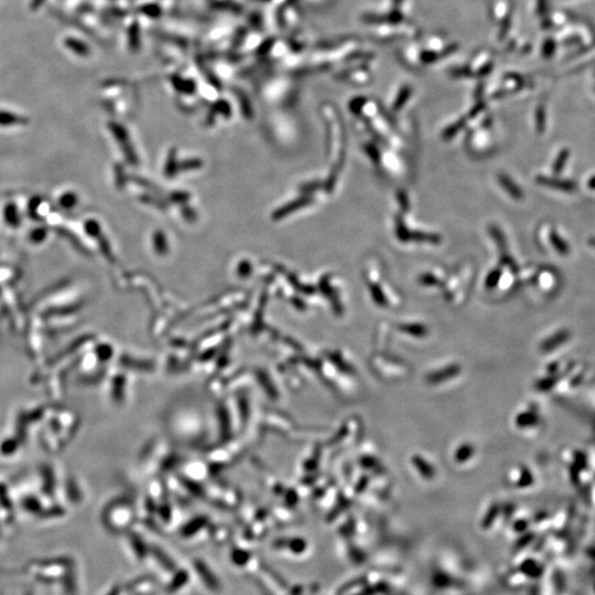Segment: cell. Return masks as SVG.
<instances>
[{"instance_id": "7a4b0ae2", "label": "cell", "mask_w": 595, "mask_h": 595, "mask_svg": "<svg viewBox=\"0 0 595 595\" xmlns=\"http://www.w3.org/2000/svg\"><path fill=\"white\" fill-rule=\"evenodd\" d=\"M549 239H550V244L553 247V249L556 250L559 255L561 256H568L570 253V245L568 244V241L563 239L561 236L559 235V233L557 230L552 229L550 232V235H549Z\"/></svg>"}, {"instance_id": "52a82bcc", "label": "cell", "mask_w": 595, "mask_h": 595, "mask_svg": "<svg viewBox=\"0 0 595 595\" xmlns=\"http://www.w3.org/2000/svg\"><path fill=\"white\" fill-rule=\"evenodd\" d=\"M412 463L417 467V470L427 478H431L435 475V471L429 463H427L424 460H422L420 456H413Z\"/></svg>"}, {"instance_id": "2e32d148", "label": "cell", "mask_w": 595, "mask_h": 595, "mask_svg": "<svg viewBox=\"0 0 595 595\" xmlns=\"http://www.w3.org/2000/svg\"><path fill=\"white\" fill-rule=\"evenodd\" d=\"M588 244H590V246H592L595 249V237H591L590 239H588Z\"/></svg>"}, {"instance_id": "9a60e30c", "label": "cell", "mask_w": 595, "mask_h": 595, "mask_svg": "<svg viewBox=\"0 0 595 595\" xmlns=\"http://www.w3.org/2000/svg\"><path fill=\"white\" fill-rule=\"evenodd\" d=\"M586 187H587V189L595 191V176H592V177H590V178L587 179Z\"/></svg>"}, {"instance_id": "30bf717a", "label": "cell", "mask_w": 595, "mask_h": 595, "mask_svg": "<svg viewBox=\"0 0 595 595\" xmlns=\"http://www.w3.org/2000/svg\"><path fill=\"white\" fill-rule=\"evenodd\" d=\"M47 235H48L47 228H43V227L34 228L30 233V240L32 242H34V244H40V242L45 240V238H47Z\"/></svg>"}, {"instance_id": "6da1fadb", "label": "cell", "mask_w": 595, "mask_h": 595, "mask_svg": "<svg viewBox=\"0 0 595 595\" xmlns=\"http://www.w3.org/2000/svg\"><path fill=\"white\" fill-rule=\"evenodd\" d=\"M537 182L541 184V186L550 188L553 190L561 191V192L572 193V192H575V191L577 190V184L574 181L563 180V179H559V178H550V177L539 176V177H537Z\"/></svg>"}, {"instance_id": "7c38bea8", "label": "cell", "mask_w": 595, "mask_h": 595, "mask_svg": "<svg viewBox=\"0 0 595 595\" xmlns=\"http://www.w3.org/2000/svg\"><path fill=\"white\" fill-rule=\"evenodd\" d=\"M371 289H372V294L375 299V301H376L380 305H386L387 301H386V299H385L384 294H383V292H381L380 289L376 286H372Z\"/></svg>"}, {"instance_id": "3957f363", "label": "cell", "mask_w": 595, "mask_h": 595, "mask_svg": "<svg viewBox=\"0 0 595 595\" xmlns=\"http://www.w3.org/2000/svg\"><path fill=\"white\" fill-rule=\"evenodd\" d=\"M4 217H5L6 223H7L11 227L19 226L20 223H21L19 210H18V207L16 206V204H14V203H8L7 205L5 206Z\"/></svg>"}, {"instance_id": "9c48e42d", "label": "cell", "mask_w": 595, "mask_h": 595, "mask_svg": "<svg viewBox=\"0 0 595 595\" xmlns=\"http://www.w3.org/2000/svg\"><path fill=\"white\" fill-rule=\"evenodd\" d=\"M474 453V448L470 444H464V446H462L458 451L455 453V460L458 462H464L466 460H469L471 456Z\"/></svg>"}, {"instance_id": "5bb4252c", "label": "cell", "mask_w": 595, "mask_h": 595, "mask_svg": "<svg viewBox=\"0 0 595 595\" xmlns=\"http://www.w3.org/2000/svg\"><path fill=\"white\" fill-rule=\"evenodd\" d=\"M40 203H41V201H40L39 198H34L31 200L30 204H29V211H30V214L34 215L38 211V207L40 206Z\"/></svg>"}, {"instance_id": "ba28073f", "label": "cell", "mask_w": 595, "mask_h": 595, "mask_svg": "<svg viewBox=\"0 0 595 595\" xmlns=\"http://www.w3.org/2000/svg\"><path fill=\"white\" fill-rule=\"evenodd\" d=\"M59 203L63 207V209L71 210L77 204V195L75 194L74 192L63 193L59 200Z\"/></svg>"}, {"instance_id": "277c9868", "label": "cell", "mask_w": 595, "mask_h": 595, "mask_svg": "<svg viewBox=\"0 0 595 595\" xmlns=\"http://www.w3.org/2000/svg\"><path fill=\"white\" fill-rule=\"evenodd\" d=\"M570 158V150L568 148H563L560 150V152L558 153L556 160H554L553 165H552V171L554 175H559V173H561L563 171V169L567 165L568 161Z\"/></svg>"}, {"instance_id": "8992f818", "label": "cell", "mask_w": 595, "mask_h": 595, "mask_svg": "<svg viewBox=\"0 0 595 595\" xmlns=\"http://www.w3.org/2000/svg\"><path fill=\"white\" fill-rule=\"evenodd\" d=\"M459 372H460V368L458 366H451V367H448L446 369H443L442 372H439V373H435V374L430 375V376L428 377V380L430 381V383H433V384L440 383V381H442L444 379H447L449 377L455 376V375L458 374Z\"/></svg>"}, {"instance_id": "8fae6325", "label": "cell", "mask_w": 595, "mask_h": 595, "mask_svg": "<svg viewBox=\"0 0 595 595\" xmlns=\"http://www.w3.org/2000/svg\"><path fill=\"white\" fill-rule=\"evenodd\" d=\"M400 330L408 332L412 335H417V336H423L427 333L426 328L421 325H402L400 326Z\"/></svg>"}, {"instance_id": "4fadbf2b", "label": "cell", "mask_w": 595, "mask_h": 595, "mask_svg": "<svg viewBox=\"0 0 595 595\" xmlns=\"http://www.w3.org/2000/svg\"><path fill=\"white\" fill-rule=\"evenodd\" d=\"M499 277H500V273L498 270H496V271H494V273L490 274L487 278V286L488 287L496 286V284H497V281L499 279Z\"/></svg>"}, {"instance_id": "5b68a950", "label": "cell", "mask_w": 595, "mask_h": 595, "mask_svg": "<svg viewBox=\"0 0 595 595\" xmlns=\"http://www.w3.org/2000/svg\"><path fill=\"white\" fill-rule=\"evenodd\" d=\"M499 182L514 199H516V200L523 199V196H524L523 191L519 189L516 184L511 180L509 178H507L506 176H499Z\"/></svg>"}]
</instances>
